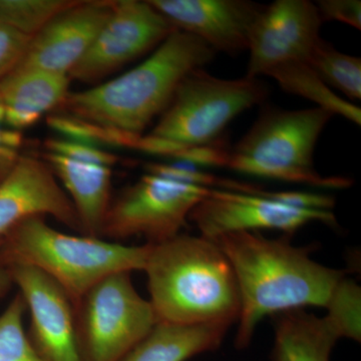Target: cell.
Here are the masks:
<instances>
[{"label":"cell","mask_w":361,"mask_h":361,"mask_svg":"<svg viewBox=\"0 0 361 361\" xmlns=\"http://www.w3.org/2000/svg\"><path fill=\"white\" fill-rule=\"evenodd\" d=\"M68 75L39 70L14 68L0 78V104L42 116L59 109L68 96Z\"/></svg>","instance_id":"cell-19"},{"label":"cell","mask_w":361,"mask_h":361,"mask_svg":"<svg viewBox=\"0 0 361 361\" xmlns=\"http://www.w3.org/2000/svg\"><path fill=\"white\" fill-rule=\"evenodd\" d=\"M211 190L146 173L111 201L99 237L118 242L142 236L148 244L174 238Z\"/></svg>","instance_id":"cell-8"},{"label":"cell","mask_w":361,"mask_h":361,"mask_svg":"<svg viewBox=\"0 0 361 361\" xmlns=\"http://www.w3.org/2000/svg\"><path fill=\"white\" fill-rule=\"evenodd\" d=\"M176 30L198 37L216 52L248 49L265 6L248 0H149Z\"/></svg>","instance_id":"cell-15"},{"label":"cell","mask_w":361,"mask_h":361,"mask_svg":"<svg viewBox=\"0 0 361 361\" xmlns=\"http://www.w3.org/2000/svg\"><path fill=\"white\" fill-rule=\"evenodd\" d=\"M130 274L109 275L73 303L82 361L122 360L158 323L149 301L135 290Z\"/></svg>","instance_id":"cell-7"},{"label":"cell","mask_w":361,"mask_h":361,"mask_svg":"<svg viewBox=\"0 0 361 361\" xmlns=\"http://www.w3.org/2000/svg\"><path fill=\"white\" fill-rule=\"evenodd\" d=\"M175 30L149 1H115L110 18L68 77L85 82L101 80L157 49Z\"/></svg>","instance_id":"cell-9"},{"label":"cell","mask_w":361,"mask_h":361,"mask_svg":"<svg viewBox=\"0 0 361 361\" xmlns=\"http://www.w3.org/2000/svg\"><path fill=\"white\" fill-rule=\"evenodd\" d=\"M47 153L54 154L71 160L97 164L113 167L118 161V157L99 149V147L85 142L71 141L68 139H49L45 142Z\"/></svg>","instance_id":"cell-25"},{"label":"cell","mask_w":361,"mask_h":361,"mask_svg":"<svg viewBox=\"0 0 361 361\" xmlns=\"http://www.w3.org/2000/svg\"><path fill=\"white\" fill-rule=\"evenodd\" d=\"M1 238L0 262L42 271L63 288L71 303L109 275L144 271L149 251L148 243L127 246L59 232L44 216L25 218Z\"/></svg>","instance_id":"cell-4"},{"label":"cell","mask_w":361,"mask_h":361,"mask_svg":"<svg viewBox=\"0 0 361 361\" xmlns=\"http://www.w3.org/2000/svg\"><path fill=\"white\" fill-rule=\"evenodd\" d=\"M30 315L28 338L44 361H82L75 337L71 299L42 271L25 265L8 266Z\"/></svg>","instance_id":"cell-12"},{"label":"cell","mask_w":361,"mask_h":361,"mask_svg":"<svg viewBox=\"0 0 361 361\" xmlns=\"http://www.w3.org/2000/svg\"><path fill=\"white\" fill-rule=\"evenodd\" d=\"M288 235L268 239L258 232H234L213 241L231 264L241 308L235 345L246 348L266 316L317 306L332 310L351 280L310 257V247L292 245Z\"/></svg>","instance_id":"cell-1"},{"label":"cell","mask_w":361,"mask_h":361,"mask_svg":"<svg viewBox=\"0 0 361 361\" xmlns=\"http://www.w3.org/2000/svg\"><path fill=\"white\" fill-rule=\"evenodd\" d=\"M307 65L317 77L348 99H361V59L337 51L322 39L318 40L308 58Z\"/></svg>","instance_id":"cell-21"},{"label":"cell","mask_w":361,"mask_h":361,"mask_svg":"<svg viewBox=\"0 0 361 361\" xmlns=\"http://www.w3.org/2000/svg\"><path fill=\"white\" fill-rule=\"evenodd\" d=\"M322 20L308 0H276L265 6L249 40L247 77L268 75L275 68L297 61L307 63Z\"/></svg>","instance_id":"cell-11"},{"label":"cell","mask_w":361,"mask_h":361,"mask_svg":"<svg viewBox=\"0 0 361 361\" xmlns=\"http://www.w3.org/2000/svg\"><path fill=\"white\" fill-rule=\"evenodd\" d=\"M323 21H339L361 30V2L360 0H319L316 2Z\"/></svg>","instance_id":"cell-28"},{"label":"cell","mask_w":361,"mask_h":361,"mask_svg":"<svg viewBox=\"0 0 361 361\" xmlns=\"http://www.w3.org/2000/svg\"><path fill=\"white\" fill-rule=\"evenodd\" d=\"M231 325L157 323L156 326L121 361H187L219 348Z\"/></svg>","instance_id":"cell-18"},{"label":"cell","mask_w":361,"mask_h":361,"mask_svg":"<svg viewBox=\"0 0 361 361\" xmlns=\"http://www.w3.org/2000/svg\"><path fill=\"white\" fill-rule=\"evenodd\" d=\"M26 305L20 293L0 315V361H44L23 326Z\"/></svg>","instance_id":"cell-23"},{"label":"cell","mask_w":361,"mask_h":361,"mask_svg":"<svg viewBox=\"0 0 361 361\" xmlns=\"http://www.w3.org/2000/svg\"><path fill=\"white\" fill-rule=\"evenodd\" d=\"M268 94L259 78L224 80L198 68L180 82L149 135L185 147L212 144L234 118L262 104Z\"/></svg>","instance_id":"cell-6"},{"label":"cell","mask_w":361,"mask_h":361,"mask_svg":"<svg viewBox=\"0 0 361 361\" xmlns=\"http://www.w3.org/2000/svg\"><path fill=\"white\" fill-rule=\"evenodd\" d=\"M4 113H6L4 106L0 104V123H4Z\"/></svg>","instance_id":"cell-33"},{"label":"cell","mask_w":361,"mask_h":361,"mask_svg":"<svg viewBox=\"0 0 361 361\" xmlns=\"http://www.w3.org/2000/svg\"><path fill=\"white\" fill-rule=\"evenodd\" d=\"M230 148L219 140L203 146L186 147L176 154L174 160L191 164L193 167H226L229 161Z\"/></svg>","instance_id":"cell-26"},{"label":"cell","mask_w":361,"mask_h":361,"mask_svg":"<svg viewBox=\"0 0 361 361\" xmlns=\"http://www.w3.org/2000/svg\"><path fill=\"white\" fill-rule=\"evenodd\" d=\"M23 144V135L18 130H4L0 127V147L16 149Z\"/></svg>","instance_id":"cell-30"},{"label":"cell","mask_w":361,"mask_h":361,"mask_svg":"<svg viewBox=\"0 0 361 361\" xmlns=\"http://www.w3.org/2000/svg\"><path fill=\"white\" fill-rule=\"evenodd\" d=\"M334 114L323 109L285 110L267 106L230 149L227 168L242 174L326 189H345L353 180L322 177L313 155Z\"/></svg>","instance_id":"cell-5"},{"label":"cell","mask_w":361,"mask_h":361,"mask_svg":"<svg viewBox=\"0 0 361 361\" xmlns=\"http://www.w3.org/2000/svg\"><path fill=\"white\" fill-rule=\"evenodd\" d=\"M144 271L158 323L232 325L238 320L236 276L213 240L179 234L149 244Z\"/></svg>","instance_id":"cell-3"},{"label":"cell","mask_w":361,"mask_h":361,"mask_svg":"<svg viewBox=\"0 0 361 361\" xmlns=\"http://www.w3.org/2000/svg\"><path fill=\"white\" fill-rule=\"evenodd\" d=\"M216 51L198 37L175 30L146 61L110 82L68 92L61 115L142 135L168 108L190 73L204 68Z\"/></svg>","instance_id":"cell-2"},{"label":"cell","mask_w":361,"mask_h":361,"mask_svg":"<svg viewBox=\"0 0 361 361\" xmlns=\"http://www.w3.org/2000/svg\"><path fill=\"white\" fill-rule=\"evenodd\" d=\"M32 216H51L80 232L75 206L49 164L37 157H20L0 182V237Z\"/></svg>","instance_id":"cell-14"},{"label":"cell","mask_w":361,"mask_h":361,"mask_svg":"<svg viewBox=\"0 0 361 361\" xmlns=\"http://www.w3.org/2000/svg\"><path fill=\"white\" fill-rule=\"evenodd\" d=\"M52 130L65 135L71 141L85 142L92 146L118 147L135 149L141 135L129 134L110 128L101 127L61 114L47 118Z\"/></svg>","instance_id":"cell-24"},{"label":"cell","mask_w":361,"mask_h":361,"mask_svg":"<svg viewBox=\"0 0 361 361\" xmlns=\"http://www.w3.org/2000/svg\"><path fill=\"white\" fill-rule=\"evenodd\" d=\"M16 149H6L4 147H0V163L1 161H6V163L13 165L14 161L18 160L16 158Z\"/></svg>","instance_id":"cell-32"},{"label":"cell","mask_w":361,"mask_h":361,"mask_svg":"<svg viewBox=\"0 0 361 361\" xmlns=\"http://www.w3.org/2000/svg\"><path fill=\"white\" fill-rule=\"evenodd\" d=\"M273 200L305 210L332 211L336 201L327 195L303 191H268Z\"/></svg>","instance_id":"cell-29"},{"label":"cell","mask_w":361,"mask_h":361,"mask_svg":"<svg viewBox=\"0 0 361 361\" xmlns=\"http://www.w3.org/2000/svg\"><path fill=\"white\" fill-rule=\"evenodd\" d=\"M30 39L32 37L0 23V78L6 77L20 63Z\"/></svg>","instance_id":"cell-27"},{"label":"cell","mask_w":361,"mask_h":361,"mask_svg":"<svg viewBox=\"0 0 361 361\" xmlns=\"http://www.w3.org/2000/svg\"><path fill=\"white\" fill-rule=\"evenodd\" d=\"M264 195L211 190L200 202L189 220L198 227L201 236L215 239L223 234L234 232H257V230H279L292 235L313 221L336 226L332 211L305 210L294 208L273 200Z\"/></svg>","instance_id":"cell-10"},{"label":"cell","mask_w":361,"mask_h":361,"mask_svg":"<svg viewBox=\"0 0 361 361\" xmlns=\"http://www.w3.org/2000/svg\"><path fill=\"white\" fill-rule=\"evenodd\" d=\"M343 332L329 315L318 317L303 310L281 313L275 322L272 361H329Z\"/></svg>","instance_id":"cell-17"},{"label":"cell","mask_w":361,"mask_h":361,"mask_svg":"<svg viewBox=\"0 0 361 361\" xmlns=\"http://www.w3.org/2000/svg\"><path fill=\"white\" fill-rule=\"evenodd\" d=\"M115 1H75L30 40L16 68L68 75L110 18Z\"/></svg>","instance_id":"cell-13"},{"label":"cell","mask_w":361,"mask_h":361,"mask_svg":"<svg viewBox=\"0 0 361 361\" xmlns=\"http://www.w3.org/2000/svg\"><path fill=\"white\" fill-rule=\"evenodd\" d=\"M1 243L2 238L0 237V246H1ZM11 284H13V282L8 268L2 267L1 263H0V298L9 290Z\"/></svg>","instance_id":"cell-31"},{"label":"cell","mask_w":361,"mask_h":361,"mask_svg":"<svg viewBox=\"0 0 361 361\" xmlns=\"http://www.w3.org/2000/svg\"><path fill=\"white\" fill-rule=\"evenodd\" d=\"M267 77L274 78L285 92L307 99L317 104V108L329 111L334 116H343L360 126V106L337 96L304 61L280 66L271 71Z\"/></svg>","instance_id":"cell-20"},{"label":"cell","mask_w":361,"mask_h":361,"mask_svg":"<svg viewBox=\"0 0 361 361\" xmlns=\"http://www.w3.org/2000/svg\"><path fill=\"white\" fill-rule=\"evenodd\" d=\"M71 0H0V23L32 37Z\"/></svg>","instance_id":"cell-22"},{"label":"cell","mask_w":361,"mask_h":361,"mask_svg":"<svg viewBox=\"0 0 361 361\" xmlns=\"http://www.w3.org/2000/svg\"><path fill=\"white\" fill-rule=\"evenodd\" d=\"M45 161L68 192L80 219L82 235L101 238L102 226L111 204V168L51 153L45 155Z\"/></svg>","instance_id":"cell-16"}]
</instances>
